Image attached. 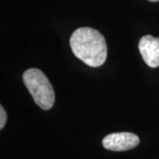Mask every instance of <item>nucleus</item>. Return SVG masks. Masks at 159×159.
Masks as SVG:
<instances>
[{"label":"nucleus","instance_id":"7ed1b4c3","mask_svg":"<svg viewBox=\"0 0 159 159\" xmlns=\"http://www.w3.org/2000/svg\"><path fill=\"white\" fill-rule=\"evenodd\" d=\"M103 148L112 151H125L136 147L140 139L136 134L129 132L110 134L102 139Z\"/></svg>","mask_w":159,"mask_h":159},{"label":"nucleus","instance_id":"f257e3e1","mask_svg":"<svg viewBox=\"0 0 159 159\" xmlns=\"http://www.w3.org/2000/svg\"><path fill=\"white\" fill-rule=\"evenodd\" d=\"M70 46L74 56L91 67L104 64L107 44L102 34L91 28H80L71 35Z\"/></svg>","mask_w":159,"mask_h":159},{"label":"nucleus","instance_id":"423d86ee","mask_svg":"<svg viewBox=\"0 0 159 159\" xmlns=\"http://www.w3.org/2000/svg\"><path fill=\"white\" fill-rule=\"evenodd\" d=\"M148 1H150V2H157L159 0H148Z\"/></svg>","mask_w":159,"mask_h":159},{"label":"nucleus","instance_id":"39448f33","mask_svg":"<svg viewBox=\"0 0 159 159\" xmlns=\"http://www.w3.org/2000/svg\"><path fill=\"white\" fill-rule=\"evenodd\" d=\"M6 119H7V115H6L5 109L3 108V106H0V129H3L4 126L6 123Z\"/></svg>","mask_w":159,"mask_h":159},{"label":"nucleus","instance_id":"f03ea898","mask_svg":"<svg viewBox=\"0 0 159 159\" xmlns=\"http://www.w3.org/2000/svg\"><path fill=\"white\" fill-rule=\"evenodd\" d=\"M24 84L29 89L35 103L43 110L52 108L55 93L49 79L41 70L30 68L23 74Z\"/></svg>","mask_w":159,"mask_h":159},{"label":"nucleus","instance_id":"20e7f679","mask_svg":"<svg viewBox=\"0 0 159 159\" xmlns=\"http://www.w3.org/2000/svg\"><path fill=\"white\" fill-rule=\"evenodd\" d=\"M139 51L144 62L149 67L159 66V38L152 35H144L139 42Z\"/></svg>","mask_w":159,"mask_h":159}]
</instances>
